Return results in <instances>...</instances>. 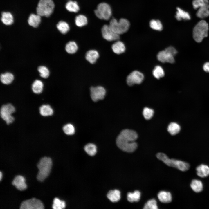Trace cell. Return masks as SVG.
<instances>
[{
    "instance_id": "1",
    "label": "cell",
    "mask_w": 209,
    "mask_h": 209,
    "mask_svg": "<svg viewBox=\"0 0 209 209\" xmlns=\"http://www.w3.org/2000/svg\"><path fill=\"white\" fill-rule=\"evenodd\" d=\"M138 137L137 133L134 131L129 129L123 130L116 138L117 145L123 151L132 152L137 148V144L135 140Z\"/></svg>"
},
{
    "instance_id": "2",
    "label": "cell",
    "mask_w": 209,
    "mask_h": 209,
    "mask_svg": "<svg viewBox=\"0 0 209 209\" xmlns=\"http://www.w3.org/2000/svg\"><path fill=\"white\" fill-rule=\"evenodd\" d=\"M52 165V161L49 157H44L42 158L37 164L39 171L37 179L39 181H43L49 175Z\"/></svg>"
},
{
    "instance_id": "3",
    "label": "cell",
    "mask_w": 209,
    "mask_h": 209,
    "mask_svg": "<svg viewBox=\"0 0 209 209\" xmlns=\"http://www.w3.org/2000/svg\"><path fill=\"white\" fill-rule=\"evenodd\" d=\"M156 156L167 165L175 167L181 171H187L190 168V165L188 163L179 160L170 159L163 153H158L156 154Z\"/></svg>"
},
{
    "instance_id": "4",
    "label": "cell",
    "mask_w": 209,
    "mask_h": 209,
    "mask_svg": "<svg viewBox=\"0 0 209 209\" xmlns=\"http://www.w3.org/2000/svg\"><path fill=\"white\" fill-rule=\"evenodd\" d=\"M209 29L208 23L204 20L199 21L194 28L193 36L197 42H201L203 38L208 35Z\"/></svg>"
},
{
    "instance_id": "5",
    "label": "cell",
    "mask_w": 209,
    "mask_h": 209,
    "mask_svg": "<svg viewBox=\"0 0 209 209\" xmlns=\"http://www.w3.org/2000/svg\"><path fill=\"white\" fill-rule=\"evenodd\" d=\"M109 25L114 32L120 35L128 30L130 23L127 19L125 18H121L118 21L116 19L113 18L110 20Z\"/></svg>"
},
{
    "instance_id": "6",
    "label": "cell",
    "mask_w": 209,
    "mask_h": 209,
    "mask_svg": "<svg viewBox=\"0 0 209 209\" xmlns=\"http://www.w3.org/2000/svg\"><path fill=\"white\" fill-rule=\"evenodd\" d=\"M55 5L52 0H40L36 8L37 14L48 17L52 13Z\"/></svg>"
},
{
    "instance_id": "7",
    "label": "cell",
    "mask_w": 209,
    "mask_h": 209,
    "mask_svg": "<svg viewBox=\"0 0 209 209\" xmlns=\"http://www.w3.org/2000/svg\"><path fill=\"white\" fill-rule=\"evenodd\" d=\"M177 53V51L173 47L169 46L159 52L157 55V58L162 63H173L175 62L174 56Z\"/></svg>"
},
{
    "instance_id": "8",
    "label": "cell",
    "mask_w": 209,
    "mask_h": 209,
    "mask_svg": "<svg viewBox=\"0 0 209 209\" xmlns=\"http://www.w3.org/2000/svg\"><path fill=\"white\" fill-rule=\"evenodd\" d=\"M96 16L99 19L105 20H109L111 17L112 10L110 6L105 2L100 3L94 11Z\"/></svg>"
},
{
    "instance_id": "9",
    "label": "cell",
    "mask_w": 209,
    "mask_h": 209,
    "mask_svg": "<svg viewBox=\"0 0 209 209\" xmlns=\"http://www.w3.org/2000/svg\"><path fill=\"white\" fill-rule=\"evenodd\" d=\"M15 107L10 103L3 105L0 109V116L7 125L12 123L14 120L12 114L15 111Z\"/></svg>"
},
{
    "instance_id": "10",
    "label": "cell",
    "mask_w": 209,
    "mask_h": 209,
    "mask_svg": "<svg viewBox=\"0 0 209 209\" xmlns=\"http://www.w3.org/2000/svg\"><path fill=\"white\" fill-rule=\"evenodd\" d=\"M44 206L39 199L33 198L23 201L21 204V209H43Z\"/></svg>"
},
{
    "instance_id": "11",
    "label": "cell",
    "mask_w": 209,
    "mask_h": 209,
    "mask_svg": "<svg viewBox=\"0 0 209 209\" xmlns=\"http://www.w3.org/2000/svg\"><path fill=\"white\" fill-rule=\"evenodd\" d=\"M144 79V76L142 73L137 71H134L127 76L126 81L129 86H131L135 84H141Z\"/></svg>"
},
{
    "instance_id": "12",
    "label": "cell",
    "mask_w": 209,
    "mask_h": 209,
    "mask_svg": "<svg viewBox=\"0 0 209 209\" xmlns=\"http://www.w3.org/2000/svg\"><path fill=\"white\" fill-rule=\"evenodd\" d=\"M101 33L103 38L108 41L118 40L120 38L119 35L114 32L109 25H105L102 26Z\"/></svg>"
},
{
    "instance_id": "13",
    "label": "cell",
    "mask_w": 209,
    "mask_h": 209,
    "mask_svg": "<svg viewBox=\"0 0 209 209\" xmlns=\"http://www.w3.org/2000/svg\"><path fill=\"white\" fill-rule=\"evenodd\" d=\"M91 96L92 100L96 102L103 99L106 94V90L104 88L101 86L90 88Z\"/></svg>"
},
{
    "instance_id": "14",
    "label": "cell",
    "mask_w": 209,
    "mask_h": 209,
    "mask_svg": "<svg viewBox=\"0 0 209 209\" xmlns=\"http://www.w3.org/2000/svg\"><path fill=\"white\" fill-rule=\"evenodd\" d=\"M12 184L17 189L20 191L24 190L27 188L25 179L21 175L16 176L12 181Z\"/></svg>"
},
{
    "instance_id": "15",
    "label": "cell",
    "mask_w": 209,
    "mask_h": 209,
    "mask_svg": "<svg viewBox=\"0 0 209 209\" xmlns=\"http://www.w3.org/2000/svg\"><path fill=\"white\" fill-rule=\"evenodd\" d=\"M99 56V54L97 51L91 50L86 53V59L90 63L93 64L96 62Z\"/></svg>"
},
{
    "instance_id": "16",
    "label": "cell",
    "mask_w": 209,
    "mask_h": 209,
    "mask_svg": "<svg viewBox=\"0 0 209 209\" xmlns=\"http://www.w3.org/2000/svg\"><path fill=\"white\" fill-rule=\"evenodd\" d=\"M177 11L175 17L178 21H181L182 19L187 20L191 19L190 14L179 7L176 8Z\"/></svg>"
},
{
    "instance_id": "17",
    "label": "cell",
    "mask_w": 209,
    "mask_h": 209,
    "mask_svg": "<svg viewBox=\"0 0 209 209\" xmlns=\"http://www.w3.org/2000/svg\"><path fill=\"white\" fill-rule=\"evenodd\" d=\"M197 174L199 176L204 178L209 175V167L207 165L201 164L197 167Z\"/></svg>"
},
{
    "instance_id": "18",
    "label": "cell",
    "mask_w": 209,
    "mask_h": 209,
    "mask_svg": "<svg viewBox=\"0 0 209 209\" xmlns=\"http://www.w3.org/2000/svg\"><path fill=\"white\" fill-rule=\"evenodd\" d=\"M158 197L159 201L163 203H169L172 200L171 194L168 192L164 191L160 192L158 194Z\"/></svg>"
},
{
    "instance_id": "19",
    "label": "cell",
    "mask_w": 209,
    "mask_h": 209,
    "mask_svg": "<svg viewBox=\"0 0 209 209\" xmlns=\"http://www.w3.org/2000/svg\"><path fill=\"white\" fill-rule=\"evenodd\" d=\"M112 48L113 52L117 54L123 53L126 49L123 43L119 41H116L112 45Z\"/></svg>"
},
{
    "instance_id": "20",
    "label": "cell",
    "mask_w": 209,
    "mask_h": 209,
    "mask_svg": "<svg viewBox=\"0 0 209 209\" xmlns=\"http://www.w3.org/2000/svg\"><path fill=\"white\" fill-rule=\"evenodd\" d=\"M41 16L37 14H31L29 17L28 22L29 24L34 28L37 27L41 21Z\"/></svg>"
},
{
    "instance_id": "21",
    "label": "cell",
    "mask_w": 209,
    "mask_h": 209,
    "mask_svg": "<svg viewBox=\"0 0 209 209\" xmlns=\"http://www.w3.org/2000/svg\"><path fill=\"white\" fill-rule=\"evenodd\" d=\"M39 111L40 115L43 116H51L53 113V109L48 105H42L39 108Z\"/></svg>"
},
{
    "instance_id": "22",
    "label": "cell",
    "mask_w": 209,
    "mask_h": 209,
    "mask_svg": "<svg viewBox=\"0 0 209 209\" xmlns=\"http://www.w3.org/2000/svg\"><path fill=\"white\" fill-rule=\"evenodd\" d=\"M108 199L113 202L118 201L120 199V192L118 190H111L107 194Z\"/></svg>"
},
{
    "instance_id": "23",
    "label": "cell",
    "mask_w": 209,
    "mask_h": 209,
    "mask_svg": "<svg viewBox=\"0 0 209 209\" xmlns=\"http://www.w3.org/2000/svg\"><path fill=\"white\" fill-rule=\"evenodd\" d=\"M1 20L4 24L10 25L13 22V18L12 14L9 12H3Z\"/></svg>"
},
{
    "instance_id": "24",
    "label": "cell",
    "mask_w": 209,
    "mask_h": 209,
    "mask_svg": "<svg viewBox=\"0 0 209 209\" xmlns=\"http://www.w3.org/2000/svg\"><path fill=\"white\" fill-rule=\"evenodd\" d=\"M65 8L68 11L71 12L76 13L80 10V7L77 2L71 0L66 3Z\"/></svg>"
},
{
    "instance_id": "25",
    "label": "cell",
    "mask_w": 209,
    "mask_h": 209,
    "mask_svg": "<svg viewBox=\"0 0 209 209\" xmlns=\"http://www.w3.org/2000/svg\"><path fill=\"white\" fill-rule=\"evenodd\" d=\"M197 16L200 18H206L209 16V4L199 8L196 14Z\"/></svg>"
},
{
    "instance_id": "26",
    "label": "cell",
    "mask_w": 209,
    "mask_h": 209,
    "mask_svg": "<svg viewBox=\"0 0 209 209\" xmlns=\"http://www.w3.org/2000/svg\"><path fill=\"white\" fill-rule=\"evenodd\" d=\"M43 84L40 80H37L33 83L32 86V89L33 92L37 94H40L43 91Z\"/></svg>"
},
{
    "instance_id": "27",
    "label": "cell",
    "mask_w": 209,
    "mask_h": 209,
    "mask_svg": "<svg viewBox=\"0 0 209 209\" xmlns=\"http://www.w3.org/2000/svg\"><path fill=\"white\" fill-rule=\"evenodd\" d=\"M14 79L13 75L9 72H6L0 75V80L3 84H9L12 83Z\"/></svg>"
},
{
    "instance_id": "28",
    "label": "cell",
    "mask_w": 209,
    "mask_h": 209,
    "mask_svg": "<svg viewBox=\"0 0 209 209\" xmlns=\"http://www.w3.org/2000/svg\"><path fill=\"white\" fill-rule=\"evenodd\" d=\"M75 21L76 25L79 27L84 26L88 23V19L86 17L82 14L77 16L75 17Z\"/></svg>"
},
{
    "instance_id": "29",
    "label": "cell",
    "mask_w": 209,
    "mask_h": 209,
    "mask_svg": "<svg viewBox=\"0 0 209 209\" xmlns=\"http://www.w3.org/2000/svg\"><path fill=\"white\" fill-rule=\"evenodd\" d=\"M190 186L193 191L197 193L201 192L203 189V185L202 182L197 179H194L192 181Z\"/></svg>"
},
{
    "instance_id": "30",
    "label": "cell",
    "mask_w": 209,
    "mask_h": 209,
    "mask_svg": "<svg viewBox=\"0 0 209 209\" xmlns=\"http://www.w3.org/2000/svg\"><path fill=\"white\" fill-rule=\"evenodd\" d=\"M140 192L138 190H136L133 192H129L127 194V199L131 202H137L140 200Z\"/></svg>"
},
{
    "instance_id": "31",
    "label": "cell",
    "mask_w": 209,
    "mask_h": 209,
    "mask_svg": "<svg viewBox=\"0 0 209 209\" xmlns=\"http://www.w3.org/2000/svg\"><path fill=\"white\" fill-rule=\"evenodd\" d=\"M57 27L59 31L62 34L67 33L70 30L69 24L64 21H60L57 25Z\"/></svg>"
},
{
    "instance_id": "32",
    "label": "cell",
    "mask_w": 209,
    "mask_h": 209,
    "mask_svg": "<svg viewBox=\"0 0 209 209\" xmlns=\"http://www.w3.org/2000/svg\"><path fill=\"white\" fill-rule=\"evenodd\" d=\"M78 48L76 43L74 41H70L66 45L65 50L69 53L72 54L76 52Z\"/></svg>"
},
{
    "instance_id": "33",
    "label": "cell",
    "mask_w": 209,
    "mask_h": 209,
    "mask_svg": "<svg viewBox=\"0 0 209 209\" xmlns=\"http://www.w3.org/2000/svg\"><path fill=\"white\" fill-rule=\"evenodd\" d=\"M180 127L177 123L171 122L168 125L167 131L171 135H175L178 134L180 130Z\"/></svg>"
},
{
    "instance_id": "34",
    "label": "cell",
    "mask_w": 209,
    "mask_h": 209,
    "mask_svg": "<svg viewBox=\"0 0 209 209\" xmlns=\"http://www.w3.org/2000/svg\"><path fill=\"white\" fill-rule=\"evenodd\" d=\"M149 26L152 29L161 31L163 29V26L161 22L159 20L152 19L149 22Z\"/></svg>"
},
{
    "instance_id": "35",
    "label": "cell",
    "mask_w": 209,
    "mask_h": 209,
    "mask_svg": "<svg viewBox=\"0 0 209 209\" xmlns=\"http://www.w3.org/2000/svg\"><path fill=\"white\" fill-rule=\"evenodd\" d=\"M84 149L86 152L91 156L94 155L97 152L96 145L93 143H88L84 147Z\"/></svg>"
},
{
    "instance_id": "36",
    "label": "cell",
    "mask_w": 209,
    "mask_h": 209,
    "mask_svg": "<svg viewBox=\"0 0 209 209\" xmlns=\"http://www.w3.org/2000/svg\"><path fill=\"white\" fill-rule=\"evenodd\" d=\"M153 75L155 78L159 79L164 76V71L161 66L157 65L156 66L154 69Z\"/></svg>"
},
{
    "instance_id": "37",
    "label": "cell",
    "mask_w": 209,
    "mask_h": 209,
    "mask_svg": "<svg viewBox=\"0 0 209 209\" xmlns=\"http://www.w3.org/2000/svg\"><path fill=\"white\" fill-rule=\"evenodd\" d=\"M65 203L63 201H61L57 198L54 199L52 208L54 209H62L65 207Z\"/></svg>"
},
{
    "instance_id": "38",
    "label": "cell",
    "mask_w": 209,
    "mask_h": 209,
    "mask_svg": "<svg viewBox=\"0 0 209 209\" xmlns=\"http://www.w3.org/2000/svg\"><path fill=\"white\" fill-rule=\"evenodd\" d=\"M64 132L67 135H72L75 132L74 126L71 124L68 123L64 125L63 127Z\"/></svg>"
},
{
    "instance_id": "39",
    "label": "cell",
    "mask_w": 209,
    "mask_h": 209,
    "mask_svg": "<svg viewBox=\"0 0 209 209\" xmlns=\"http://www.w3.org/2000/svg\"><path fill=\"white\" fill-rule=\"evenodd\" d=\"M209 4L208 0H193L192 4L194 9L199 8Z\"/></svg>"
},
{
    "instance_id": "40",
    "label": "cell",
    "mask_w": 209,
    "mask_h": 209,
    "mask_svg": "<svg viewBox=\"0 0 209 209\" xmlns=\"http://www.w3.org/2000/svg\"><path fill=\"white\" fill-rule=\"evenodd\" d=\"M158 208L157 202L154 199H151L148 200L144 206V209H157Z\"/></svg>"
},
{
    "instance_id": "41",
    "label": "cell",
    "mask_w": 209,
    "mask_h": 209,
    "mask_svg": "<svg viewBox=\"0 0 209 209\" xmlns=\"http://www.w3.org/2000/svg\"><path fill=\"white\" fill-rule=\"evenodd\" d=\"M38 71L40 73V76L44 78L48 77L49 75V71L48 69L44 66H40L38 68Z\"/></svg>"
},
{
    "instance_id": "42",
    "label": "cell",
    "mask_w": 209,
    "mask_h": 209,
    "mask_svg": "<svg viewBox=\"0 0 209 209\" xmlns=\"http://www.w3.org/2000/svg\"><path fill=\"white\" fill-rule=\"evenodd\" d=\"M154 113V110L150 108L145 107L143 109V114L146 120H149L153 116Z\"/></svg>"
},
{
    "instance_id": "43",
    "label": "cell",
    "mask_w": 209,
    "mask_h": 209,
    "mask_svg": "<svg viewBox=\"0 0 209 209\" xmlns=\"http://www.w3.org/2000/svg\"><path fill=\"white\" fill-rule=\"evenodd\" d=\"M203 69L205 72L209 73V62H206L204 64Z\"/></svg>"
},
{
    "instance_id": "44",
    "label": "cell",
    "mask_w": 209,
    "mask_h": 209,
    "mask_svg": "<svg viewBox=\"0 0 209 209\" xmlns=\"http://www.w3.org/2000/svg\"><path fill=\"white\" fill-rule=\"evenodd\" d=\"M2 173L1 172H0V180H1V177H2Z\"/></svg>"
},
{
    "instance_id": "45",
    "label": "cell",
    "mask_w": 209,
    "mask_h": 209,
    "mask_svg": "<svg viewBox=\"0 0 209 209\" xmlns=\"http://www.w3.org/2000/svg\"></svg>"
}]
</instances>
